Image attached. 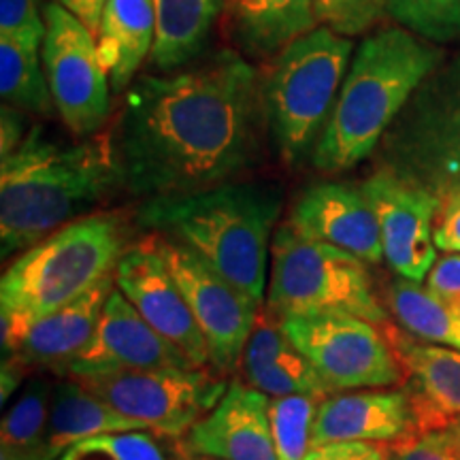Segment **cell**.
I'll return each instance as SVG.
<instances>
[{
    "mask_svg": "<svg viewBox=\"0 0 460 460\" xmlns=\"http://www.w3.org/2000/svg\"><path fill=\"white\" fill-rule=\"evenodd\" d=\"M261 118L258 75L234 51L137 79L115 139L124 186L146 199L222 186L254 158Z\"/></svg>",
    "mask_w": 460,
    "mask_h": 460,
    "instance_id": "1",
    "label": "cell"
},
{
    "mask_svg": "<svg viewBox=\"0 0 460 460\" xmlns=\"http://www.w3.org/2000/svg\"><path fill=\"white\" fill-rule=\"evenodd\" d=\"M124 186L111 137L58 143L34 126L7 158H0V250L9 258L84 217Z\"/></svg>",
    "mask_w": 460,
    "mask_h": 460,
    "instance_id": "2",
    "label": "cell"
},
{
    "mask_svg": "<svg viewBox=\"0 0 460 460\" xmlns=\"http://www.w3.org/2000/svg\"><path fill=\"white\" fill-rule=\"evenodd\" d=\"M281 200L284 194L271 183H222L183 197L147 199L137 222L190 247L262 305Z\"/></svg>",
    "mask_w": 460,
    "mask_h": 460,
    "instance_id": "3",
    "label": "cell"
},
{
    "mask_svg": "<svg viewBox=\"0 0 460 460\" xmlns=\"http://www.w3.org/2000/svg\"><path fill=\"white\" fill-rule=\"evenodd\" d=\"M444 54L407 28H382L358 45L339 90L329 124L314 147L322 171H348L362 163L420 85L441 66Z\"/></svg>",
    "mask_w": 460,
    "mask_h": 460,
    "instance_id": "4",
    "label": "cell"
},
{
    "mask_svg": "<svg viewBox=\"0 0 460 460\" xmlns=\"http://www.w3.org/2000/svg\"><path fill=\"white\" fill-rule=\"evenodd\" d=\"M128 250L118 214H88L22 252L0 279L3 343L111 278Z\"/></svg>",
    "mask_w": 460,
    "mask_h": 460,
    "instance_id": "5",
    "label": "cell"
},
{
    "mask_svg": "<svg viewBox=\"0 0 460 460\" xmlns=\"http://www.w3.org/2000/svg\"><path fill=\"white\" fill-rule=\"evenodd\" d=\"M349 58V39L324 26L281 49L262 85V109L275 146L288 163L314 152L335 109Z\"/></svg>",
    "mask_w": 460,
    "mask_h": 460,
    "instance_id": "6",
    "label": "cell"
},
{
    "mask_svg": "<svg viewBox=\"0 0 460 460\" xmlns=\"http://www.w3.org/2000/svg\"><path fill=\"white\" fill-rule=\"evenodd\" d=\"M267 309L278 318L349 314L376 324L388 315L373 290L367 262L284 224L271 243Z\"/></svg>",
    "mask_w": 460,
    "mask_h": 460,
    "instance_id": "7",
    "label": "cell"
},
{
    "mask_svg": "<svg viewBox=\"0 0 460 460\" xmlns=\"http://www.w3.org/2000/svg\"><path fill=\"white\" fill-rule=\"evenodd\" d=\"M279 320L329 394L401 384L399 360L382 324L349 314L288 315Z\"/></svg>",
    "mask_w": 460,
    "mask_h": 460,
    "instance_id": "8",
    "label": "cell"
},
{
    "mask_svg": "<svg viewBox=\"0 0 460 460\" xmlns=\"http://www.w3.org/2000/svg\"><path fill=\"white\" fill-rule=\"evenodd\" d=\"M75 379L115 411L164 437L186 435L228 388L207 369L115 371Z\"/></svg>",
    "mask_w": 460,
    "mask_h": 460,
    "instance_id": "9",
    "label": "cell"
},
{
    "mask_svg": "<svg viewBox=\"0 0 460 460\" xmlns=\"http://www.w3.org/2000/svg\"><path fill=\"white\" fill-rule=\"evenodd\" d=\"M156 243L203 332L211 369L233 373L241 365L247 339L262 309L261 303L230 284L224 275L180 241L156 234Z\"/></svg>",
    "mask_w": 460,
    "mask_h": 460,
    "instance_id": "10",
    "label": "cell"
},
{
    "mask_svg": "<svg viewBox=\"0 0 460 460\" xmlns=\"http://www.w3.org/2000/svg\"><path fill=\"white\" fill-rule=\"evenodd\" d=\"M43 11L48 34L41 54L51 99L73 135H94L105 124L113 92L96 37L58 3H48Z\"/></svg>",
    "mask_w": 460,
    "mask_h": 460,
    "instance_id": "11",
    "label": "cell"
},
{
    "mask_svg": "<svg viewBox=\"0 0 460 460\" xmlns=\"http://www.w3.org/2000/svg\"><path fill=\"white\" fill-rule=\"evenodd\" d=\"M376 211L384 258L399 278L427 279L437 261L435 220L444 200L433 190L407 180L393 169H379L362 183Z\"/></svg>",
    "mask_w": 460,
    "mask_h": 460,
    "instance_id": "12",
    "label": "cell"
},
{
    "mask_svg": "<svg viewBox=\"0 0 460 460\" xmlns=\"http://www.w3.org/2000/svg\"><path fill=\"white\" fill-rule=\"evenodd\" d=\"M113 279L115 288L128 298L147 324L175 345L192 367H211L203 332L164 258L160 256L156 234L128 245L115 267Z\"/></svg>",
    "mask_w": 460,
    "mask_h": 460,
    "instance_id": "13",
    "label": "cell"
},
{
    "mask_svg": "<svg viewBox=\"0 0 460 460\" xmlns=\"http://www.w3.org/2000/svg\"><path fill=\"white\" fill-rule=\"evenodd\" d=\"M197 369L175 345L166 341L132 307L118 288L105 301L99 326L88 348L68 365L66 376H94L115 371Z\"/></svg>",
    "mask_w": 460,
    "mask_h": 460,
    "instance_id": "14",
    "label": "cell"
},
{
    "mask_svg": "<svg viewBox=\"0 0 460 460\" xmlns=\"http://www.w3.org/2000/svg\"><path fill=\"white\" fill-rule=\"evenodd\" d=\"M460 149V56L420 85L386 132L388 169Z\"/></svg>",
    "mask_w": 460,
    "mask_h": 460,
    "instance_id": "15",
    "label": "cell"
},
{
    "mask_svg": "<svg viewBox=\"0 0 460 460\" xmlns=\"http://www.w3.org/2000/svg\"><path fill=\"white\" fill-rule=\"evenodd\" d=\"M271 399L243 382H233L203 420L183 437L188 456L220 460H278L271 429Z\"/></svg>",
    "mask_w": 460,
    "mask_h": 460,
    "instance_id": "16",
    "label": "cell"
},
{
    "mask_svg": "<svg viewBox=\"0 0 460 460\" xmlns=\"http://www.w3.org/2000/svg\"><path fill=\"white\" fill-rule=\"evenodd\" d=\"M382 326L399 360L418 433L450 429L460 418V352L420 341L390 322Z\"/></svg>",
    "mask_w": 460,
    "mask_h": 460,
    "instance_id": "17",
    "label": "cell"
},
{
    "mask_svg": "<svg viewBox=\"0 0 460 460\" xmlns=\"http://www.w3.org/2000/svg\"><path fill=\"white\" fill-rule=\"evenodd\" d=\"M418 433L405 388H369L332 393L320 401L312 427V447L324 444L393 446Z\"/></svg>",
    "mask_w": 460,
    "mask_h": 460,
    "instance_id": "18",
    "label": "cell"
},
{
    "mask_svg": "<svg viewBox=\"0 0 460 460\" xmlns=\"http://www.w3.org/2000/svg\"><path fill=\"white\" fill-rule=\"evenodd\" d=\"M288 224L298 233L341 247L365 262L384 261L376 211L362 188L337 181L314 183L296 200Z\"/></svg>",
    "mask_w": 460,
    "mask_h": 460,
    "instance_id": "19",
    "label": "cell"
},
{
    "mask_svg": "<svg viewBox=\"0 0 460 460\" xmlns=\"http://www.w3.org/2000/svg\"><path fill=\"white\" fill-rule=\"evenodd\" d=\"M115 288V279H102L90 292L68 303L66 307L43 315L3 343L4 360L22 371L49 369L66 373L68 365L88 348L99 326L105 301Z\"/></svg>",
    "mask_w": 460,
    "mask_h": 460,
    "instance_id": "20",
    "label": "cell"
},
{
    "mask_svg": "<svg viewBox=\"0 0 460 460\" xmlns=\"http://www.w3.org/2000/svg\"><path fill=\"white\" fill-rule=\"evenodd\" d=\"M241 371L247 386L271 399L290 394L329 396L318 373L286 335L281 320L267 307L261 309L254 331L247 339Z\"/></svg>",
    "mask_w": 460,
    "mask_h": 460,
    "instance_id": "21",
    "label": "cell"
},
{
    "mask_svg": "<svg viewBox=\"0 0 460 460\" xmlns=\"http://www.w3.org/2000/svg\"><path fill=\"white\" fill-rule=\"evenodd\" d=\"M156 41V15L152 0H109L102 11L96 48L113 92L132 85L143 60Z\"/></svg>",
    "mask_w": 460,
    "mask_h": 460,
    "instance_id": "22",
    "label": "cell"
},
{
    "mask_svg": "<svg viewBox=\"0 0 460 460\" xmlns=\"http://www.w3.org/2000/svg\"><path fill=\"white\" fill-rule=\"evenodd\" d=\"M124 430H147L141 422L115 411L92 394L82 382L68 377L51 393L48 433L43 439V460H58L68 447L90 437Z\"/></svg>",
    "mask_w": 460,
    "mask_h": 460,
    "instance_id": "23",
    "label": "cell"
},
{
    "mask_svg": "<svg viewBox=\"0 0 460 460\" xmlns=\"http://www.w3.org/2000/svg\"><path fill=\"white\" fill-rule=\"evenodd\" d=\"M152 4L156 15L152 62L160 71H175L205 49L224 0H152Z\"/></svg>",
    "mask_w": 460,
    "mask_h": 460,
    "instance_id": "24",
    "label": "cell"
},
{
    "mask_svg": "<svg viewBox=\"0 0 460 460\" xmlns=\"http://www.w3.org/2000/svg\"><path fill=\"white\" fill-rule=\"evenodd\" d=\"M239 41L254 54H275L318 28L315 0H228Z\"/></svg>",
    "mask_w": 460,
    "mask_h": 460,
    "instance_id": "25",
    "label": "cell"
},
{
    "mask_svg": "<svg viewBox=\"0 0 460 460\" xmlns=\"http://www.w3.org/2000/svg\"><path fill=\"white\" fill-rule=\"evenodd\" d=\"M388 309L420 341L444 345L460 352V307L435 296L427 286L399 278L390 284Z\"/></svg>",
    "mask_w": 460,
    "mask_h": 460,
    "instance_id": "26",
    "label": "cell"
},
{
    "mask_svg": "<svg viewBox=\"0 0 460 460\" xmlns=\"http://www.w3.org/2000/svg\"><path fill=\"white\" fill-rule=\"evenodd\" d=\"M41 49L0 37V96L4 105L28 113H49L54 99Z\"/></svg>",
    "mask_w": 460,
    "mask_h": 460,
    "instance_id": "27",
    "label": "cell"
},
{
    "mask_svg": "<svg viewBox=\"0 0 460 460\" xmlns=\"http://www.w3.org/2000/svg\"><path fill=\"white\" fill-rule=\"evenodd\" d=\"M54 388L41 377L28 382L24 393L20 394L3 418L0 429V447H7L22 456L43 460V439L48 433L49 405Z\"/></svg>",
    "mask_w": 460,
    "mask_h": 460,
    "instance_id": "28",
    "label": "cell"
},
{
    "mask_svg": "<svg viewBox=\"0 0 460 460\" xmlns=\"http://www.w3.org/2000/svg\"><path fill=\"white\" fill-rule=\"evenodd\" d=\"M320 396H275L269 405L278 460H303L312 447V427Z\"/></svg>",
    "mask_w": 460,
    "mask_h": 460,
    "instance_id": "29",
    "label": "cell"
},
{
    "mask_svg": "<svg viewBox=\"0 0 460 460\" xmlns=\"http://www.w3.org/2000/svg\"><path fill=\"white\" fill-rule=\"evenodd\" d=\"M388 11L424 41H460V0H388Z\"/></svg>",
    "mask_w": 460,
    "mask_h": 460,
    "instance_id": "30",
    "label": "cell"
},
{
    "mask_svg": "<svg viewBox=\"0 0 460 460\" xmlns=\"http://www.w3.org/2000/svg\"><path fill=\"white\" fill-rule=\"evenodd\" d=\"M58 460H166V456L156 437L147 430H124L79 441Z\"/></svg>",
    "mask_w": 460,
    "mask_h": 460,
    "instance_id": "31",
    "label": "cell"
},
{
    "mask_svg": "<svg viewBox=\"0 0 460 460\" xmlns=\"http://www.w3.org/2000/svg\"><path fill=\"white\" fill-rule=\"evenodd\" d=\"M388 11V0H315V20L341 37L369 31Z\"/></svg>",
    "mask_w": 460,
    "mask_h": 460,
    "instance_id": "32",
    "label": "cell"
},
{
    "mask_svg": "<svg viewBox=\"0 0 460 460\" xmlns=\"http://www.w3.org/2000/svg\"><path fill=\"white\" fill-rule=\"evenodd\" d=\"M396 172L420 186L433 190L444 203L460 197V149L420 158Z\"/></svg>",
    "mask_w": 460,
    "mask_h": 460,
    "instance_id": "33",
    "label": "cell"
},
{
    "mask_svg": "<svg viewBox=\"0 0 460 460\" xmlns=\"http://www.w3.org/2000/svg\"><path fill=\"white\" fill-rule=\"evenodd\" d=\"M48 24L41 0H0V37L43 48Z\"/></svg>",
    "mask_w": 460,
    "mask_h": 460,
    "instance_id": "34",
    "label": "cell"
},
{
    "mask_svg": "<svg viewBox=\"0 0 460 460\" xmlns=\"http://www.w3.org/2000/svg\"><path fill=\"white\" fill-rule=\"evenodd\" d=\"M390 460H460V446L452 430L413 433L388 446Z\"/></svg>",
    "mask_w": 460,
    "mask_h": 460,
    "instance_id": "35",
    "label": "cell"
},
{
    "mask_svg": "<svg viewBox=\"0 0 460 460\" xmlns=\"http://www.w3.org/2000/svg\"><path fill=\"white\" fill-rule=\"evenodd\" d=\"M427 288L435 296L444 298L447 303H460V254L458 252H446L437 258L427 275Z\"/></svg>",
    "mask_w": 460,
    "mask_h": 460,
    "instance_id": "36",
    "label": "cell"
},
{
    "mask_svg": "<svg viewBox=\"0 0 460 460\" xmlns=\"http://www.w3.org/2000/svg\"><path fill=\"white\" fill-rule=\"evenodd\" d=\"M303 460H388V447L379 444H360V441H343V444H324L309 447Z\"/></svg>",
    "mask_w": 460,
    "mask_h": 460,
    "instance_id": "37",
    "label": "cell"
},
{
    "mask_svg": "<svg viewBox=\"0 0 460 460\" xmlns=\"http://www.w3.org/2000/svg\"><path fill=\"white\" fill-rule=\"evenodd\" d=\"M435 243L437 250L460 254V205H444L435 226Z\"/></svg>",
    "mask_w": 460,
    "mask_h": 460,
    "instance_id": "38",
    "label": "cell"
},
{
    "mask_svg": "<svg viewBox=\"0 0 460 460\" xmlns=\"http://www.w3.org/2000/svg\"><path fill=\"white\" fill-rule=\"evenodd\" d=\"M3 128H0V158H7L11 152H15L17 147H20V143L24 141V137L28 135L26 132V124L24 119H22V115L17 109L9 107V105H3Z\"/></svg>",
    "mask_w": 460,
    "mask_h": 460,
    "instance_id": "39",
    "label": "cell"
},
{
    "mask_svg": "<svg viewBox=\"0 0 460 460\" xmlns=\"http://www.w3.org/2000/svg\"><path fill=\"white\" fill-rule=\"evenodd\" d=\"M54 3H58L60 7H65L68 13L77 17V20L96 37L101 26L102 11H105L109 0H54Z\"/></svg>",
    "mask_w": 460,
    "mask_h": 460,
    "instance_id": "40",
    "label": "cell"
},
{
    "mask_svg": "<svg viewBox=\"0 0 460 460\" xmlns=\"http://www.w3.org/2000/svg\"><path fill=\"white\" fill-rule=\"evenodd\" d=\"M0 460H32V458L22 456V454H17L13 450H7V447H0Z\"/></svg>",
    "mask_w": 460,
    "mask_h": 460,
    "instance_id": "41",
    "label": "cell"
},
{
    "mask_svg": "<svg viewBox=\"0 0 460 460\" xmlns=\"http://www.w3.org/2000/svg\"><path fill=\"white\" fill-rule=\"evenodd\" d=\"M450 430H452L454 439H456V441H458V446H460V418L456 420V422H454V424H452V427H450Z\"/></svg>",
    "mask_w": 460,
    "mask_h": 460,
    "instance_id": "42",
    "label": "cell"
},
{
    "mask_svg": "<svg viewBox=\"0 0 460 460\" xmlns=\"http://www.w3.org/2000/svg\"><path fill=\"white\" fill-rule=\"evenodd\" d=\"M188 460H220V458H214V456H188Z\"/></svg>",
    "mask_w": 460,
    "mask_h": 460,
    "instance_id": "43",
    "label": "cell"
},
{
    "mask_svg": "<svg viewBox=\"0 0 460 460\" xmlns=\"http://www.w3.org/2000/svg\"><path fill=\"white\" fill-rule=\"evenodd\" d=\"M444 205H460V197H456V199H450V200H446Z\"/></svg>",
    "mask_w": 460,
    "mask_h": 460,
    "instance_id": "44",
    "label": "cell"
},
{
    "mask_svg": "<svg viewBox=\"0 0 460 460\" xmlns=\"http://www.w3.org/2000/svg\"><path fill=\"white\" fill-rule=\"evenodd\" d=\"M456 305H458V307H460V303H456Z\"/></svg>",
    "mask_w": 460,
    "mask_h": 460,
    "instance_id": "45",
    "label": "cell"
},
{
    "mask_svg": "<svg viewBox=\"0 0 460 460\" xmlns=\"http://www.w3.org/2000/svg\"><path fill=\"white\" fill-rule=\"evenodd\" d=\"M388 460H390V456H388Z\"/></svg>",
    "mask_w": 460,
    "mask_h": 460,
    "instance_id": "46",
    "label": "cell"
}]
</instances>
